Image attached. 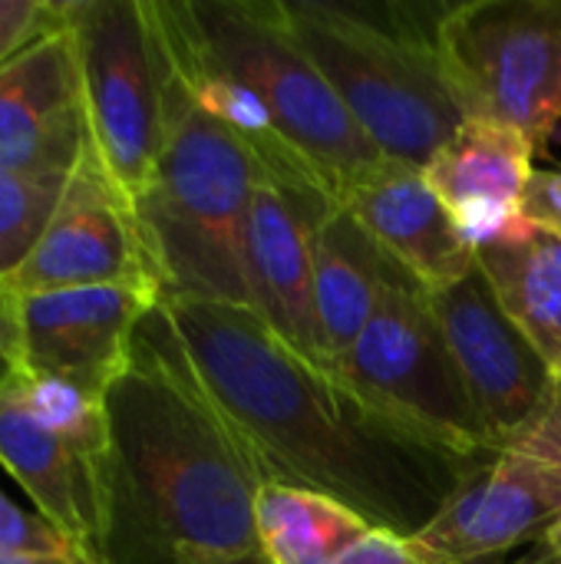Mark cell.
Returning <instances> with one entry per match:
<instances>
[{
  "label": "cell",
  "instance_id": "52a82bcc",
  "mask_svg": "<svg viewBox=\"0 0 561 564\" xmlns=\"http://www.w3.org/2000/svg\"><path fill=\"white\" fill-rule=\"evenodd\" d=\"M463 119L519 129L542 152L561 122V0H466L436 23Z\"/></svg>",
  "mask_w": 561,
  "mask_h": 564
},
{
  "label": "cell",
  "instance_id": "ac0fdd59",
  "mask_svg": "<svg viewBox=\"0 0 561 564\" xmlns=\"http://www.w3.org/2000/svg\"><path fill=\"white\" fill-rule=\"evenodd\" d=\"M476 268L561 383V238L536 228L519 245L476 251Z\"/></svg>",
  "mask_w": 561,
  "mask_h": 564
},
{
  "label": "cell",
  "instance_id": "4dcf8cb0",
  "mask_svg": "<svg viewBox=\"0 0 561 564\" xmlns=\"http://www.w3.org/2000/svg\"><path fill=\"white\" fill-rule=\"evenodd\" d=\"M251 564H268V558H261V562H251Z\"/></svg>",
  "mask_w": 561,
  "mask_h": 564
},
{
  "label": "cell",
  "instance_id": "44dd1931",
  "mask_svg": "<svg viewBox=\"0 0 561 564\" xmlns=\"http://www.w3.org/2000/svg\"><path fill=\"white\" fill-rule=\"evenodd\" d=\"M63 185L0 178V281H7L30 254L56 208Z\"/></svg>",
  "mask_w": 561,
  "mask_h": 564
},
{
  "label": "cell",
  "instance_id": "ba28073f",
  "mask_svg": "<svg viewBox=\"0 0 561 564\" xmlns=\"http://www.w3.org/2000/svg\"><path fill=\"white\" fill-rule=\"evenodd\" d=\"M63 20L76 43L93 152L136 205L165 122V56L149 0H63Z\"/></svg>",
  "mask_w": 561,
  "mask_h": 564
},
{
  "label": "cell",
  "instance_id": "8fae6325",
  "mask_svg": "<svg viewBox=\"0 0 561 564\" xmlns=\"http://www.w3.org/2000/svg\"><path fill=\"white\" fill-rule=\"evenodd\" d=\"M159 307L142 284L17 294L20 377L103 403L132 364L139 324Z\"/></svg>",
  "mask_w": 561,
  "mask_h": 564
},
{
  "label": "cell",
  "instance_id": "484cf974",
  "mask_svg": "<svg viewBox=\"0 0 561 564\" xmlns=\"http://www.w3.org/2000/svg\"><path fill=\"white\" fill-rule=\"evenodd\" d=\"M334 564H423V558L413 552L410 539L387 532V529H370Z\"/></svg>",
  "mask_w": 561,
  "mask_h": 564
},
{
  "label": "cell",
  "instance_id": "83f0119b",
  "mask_svg": "<svg viewBox=\"0 0 561 564\" xmlns=\"http://www.w3.org/2000/svg\"><path fill=\"white\" fill-rule=\"evenodd\" d=\"M0 564H103L86 552H60V555H20V558H0Z\"/></svg>",
  "mask_w": 561,
  "mask_h": 564
},
{
  "label": "cell",
  "instance_id": "cb8c5ba5",
  "mask_svg": "<svg viewBox=\"0 0 561 564\" xmlns=\"http://www.w3.org/2000/svg\"><path fill=\"white\" fill-rule=\"evenodd\" d=\"M63 26V0H0V66Z\"/></svg>",
  "mask_w": 561,
  "mask_h": 564
},
{
  "label": "cell",
  "instance_id": "f1b7e54d",
  "mask_svg": "<svg viewBox=\"0 0 561 564\" xmlns=\"http://www.w3.org/2000/svg\"><path fill=\"white\" fill-rule=\"evenodd\" d=\"M539 545H542V555H546V562L561 564V522L549 529V535H546Z\"/></svg>",
  "mask_w": 561,
  "mask_h": 564
},
{
  "label": "cell",
  "instance_id": "7c38bea8",
  "mask_svg": "<svg viewBox=\"0 0 561 564\" xmlns=\"http://www.w3.org/2000/svg\"><path fill=\"white\" fill-rule=\"evenodd\" d=\"M96 284H142L159 294L136 208L106 175L89 142L7 288L13 294H43Z\"/></svg>",
  "mask_w": 561,
  "mask_h": 564
},
{
  "label": "cell",
  "instance_id": "d6986e66",
  "mask_svg": "<svg viewBox=\"0 0 561 564\" xmlns=\"http://www.w3.org/2000/svg\"><path fill=\"white\" fill-rule=\"evenodd\" d=\"M532 159L536 145L519 129L489 119H463L423 175L446 208L466 202L522 205L526 185L536 172Z\"/></svg>",
  "mask_w": 561,
  "mask_h": 564
},
{
  "label": "cell",
  "instance_id": "2e32d148",
  "mask_svg": "<svg viewBox=\"0 0 561 564\" xmlns=\"http://www.w3.org/2000/svg\"><path fill=\"white\" fill-rule=\"evenodd\" d=\"M341 208L423 291L450 288L476 271V251L463 245L450 208L430 188L420 165L380 159L350 185Z\"/></svg>",
  "mask_w": 561,
  "mask_h": 564
},
{
  "label": "cell",
  "instance_id": "8992f818",
  "mask_svg": "<svg viewBox=\"0 0 561 564\" xmlns=\"http://www.w3.org/2000/svg\"><path fill=\"white\" fill-rule=\"evenodd\" d=\"M341 387L410 440L479 466L499 453L427 291L400 274L341 367Z\"/></svg>",
  "mask_w": 561,
  "mask_h": 564
},
{
  "label": "cell",
  "instance_id": "5bb4252c",
  "mask_svg": "<svg viewBox=\"0 0 561 564\" xmlns=\"http://www.w3.org/2000/svg\"><path fill=\"white\" fill-rule=\"evenodd\" d=\"M327 208L334 205L298 195L258 172L245 248L248 311L288 354L324 377H331V367L314 297V228Z\"/></svg>",
  "mask_w": 561,
  "mask_h": 564
},
{
  "label": "cell",
  "instance_id": "603a6c76",
  "mask_svg": "<svg viewBox=\"0 0 561 564\" xmlns=\"http://www.w3.org/2000/svg\"><path fill=\"white\" fill-rule=\"evenodd\" d=\"M60 552H83V549H76L66 535H60L43 516L23 512L0 492V558L60 555Z\"/></svg>",
  "mask_w": 561,
  "mask_h": 564
},
{
  "label": "cell",
  "instance_id": "3957f363",
  "mask_svg": "<svg viewBox=\"0 0 561 564\" xmlns=\"http://www.w3.org/2000/svg\"><path fill=\"white\" fill-rule=\"evenodd\" d=\"M255 185L258 162L248 145L188 96L165 59L162 145L132 205L159 304L205 301L248 311L245 248Z\"/></svg>",
  "mask_w": 561,
  "mask_h": 564
},
{
  "label": "cell",
  "instance_id": "6da1fadb",
  "mask_svg": "<svg viewBox=\"0 0 561 564\" xmlns=\"http://www.w3.org/2000/svg\"><path fill=\"white\" fill-rule=\"evenodd\" d=\"M182 364L258 486L308 489L367 525L413 539L476 466L387 426L341 383L288 354L228 304H159Z\"/></svg>",
  "mask_w": 561,
  "mask_h": 564
},
{
  "label": "cell",
  "instance_id": "f546056e",
  "mask_svg": "<svg viewBox=\"0 0 561 564\" xmlns=\"http://www.w3.org/2000/svg\"><path fill=\"white\" fill-rule=\"evenodd\" d=\"M513 564H549V562H546V555L539 552V555H532V558H522V562H513Z\"/></svg>",
  "mask_w": 561,
  "mask_h": 564
},
{
  "label": "cell",
  "instance_id": "d4e9b609",
  "mask_svg": "<svg viewBox=\"0 0 561 564\" xmlns=\"http://www.w3.org/2000/svg\"><path fill=\"white\" fill-rule=\"evenodd\" d=\"M522 212L539 231L561 238V169L532 172L522 195Z\"/></svg>",
  "mask_w": 561,
  "mask_h": 564
},
{
  "label": "cell",
  "instance_id": "4316f807",
  "mask_svg": "<svg viewBox=\"0 0 561 564\" xmlns=\"http://www.w3.org/2000/svg\"><path fill=\"white\" fill-rule=\"evenodd\" d=\"M20 377L17 354V294L0 281V390Z\"/></svg>",
  "mask_w": 561,
  "mask_h": 564
},
{
  "label": "cell",
  "instance_id": "7402d4cb",
  "mask_svg": "<svg viewBox=\"0 0 561 564\" xmlns=\"http://www.w3.org/2000/svg\"><path fill=\"white\" fill-rule=\"evenodd\" d=\"M450 218H453L463 245L473 251L519 245L536 231V225L526 218L522 205H509V202H466V205L450 208Z\"/></svg>",
  "mask_w": 561,
  "mask_h": 564
},
{
  "label": "cell",
  "instance_id": "5b68a950",
  "mask_svg": "<svg viewBox=\"0 0 561 564\" xmlns=\"http://www.w3.org/2000/svg\"><path fill=\"white\" fill-rule=\"evenodd\" d=\"M162 23L205 63L248 86L334 205L387 159L288 26L281 0H155Z\"/></svg>",
  "mask_w": 561,
  "mask_h": 564
},
{
  "label": "cell",
  "instance_id": "e0dca14e",
  "mask_svg": "<svg viewBox=\"0 0 561 564\" xmlns=\"http://www.w3.org/2000/svg\"><path fill=\"white\" fill-rule=\"evenodd\" d=\"M407 274L341 205L314 228V297L321 340L331 377L341 383V367L364 327L374 321L387 288Z\"/></svg>",
  "mask_w": 561,
  "mask_h": 564
},
{
  "label": "cell",
  "instance_id": "277c9868",
  "mask_svg": "<svg viewBox=\"0 0 561 564\" xmlns=\"http://www.w3.org/2000/svg\"><path fill=\"white\" fill-rule=\"evenodd\" d=\"M281 7L364 135L387 159L427 169L463 122L436 53L446 7L341 0H281Z\"/></svg>",
  "mask_w": 561,
  "mask_h": 564
},
{
  "label": "cell",
  "instance_id": "7a4b0ae2",
  "mask_svg": "<svg viewBox=\"0 0 561 564\" xmlns=\"http://www.w3.org/2000/svg\"><path fill=\"white\" fill-rule=\"evenodd\" d=\"M103 564H251L258 479L195 390L155 307L106 393Z\"/></svg>",
  "mask_w": 561,
  "mask_h": 564
},
{
  "label": "cell",
  "instance_id": "9c48e42d",
  "mask_svg": "<svg viewBox=\"0 0 561 564\" xmlns=\"http://www.w3.org/2000/svg\"><path fill=\"white\" fill-rule=\"evenodd\" d=\"M106 400L17 377L0 390V466L76 549L103 562Z\"/></svg>",
  "mask_w": 561,
  "mask_h": 564
},
{
  "label": "cell",
  "instance_id": "4fadbf2b",
  "mask_svg": "<svg viewBox=\"0 0 561 564\" xmlns=\"http://www.w3.org/2000/svg\"><path fill=\"white\" fill-rule=\"evenodd\" d=\"M86 149L79 59L63 20L0 66V178L63 185Z\"/></svg>",
  "mask_w": 561,
  "mask_h": 564
},
{
  "label": "cell",
  "instance_id": "9a60e30c",
  "mask_svg": "<svg viewBox=\"0 0 561 564\" xmlns=\"http://www.w3.org/2000/svg\"><path fill=\"white\" fill-rule=\"evenodd\" d=\"M427 301L489 436L503 449L549 397L555 383L549 367L509 321L479 268L450 288L427 291Z\"/></svg>",
  "mask_w": 561,
  "mask_h": 564
},
{
  "label": "cell",
  "instance_id": "ffe728a7",
  "mask_svg": "<svg viewBox=\"0 0 561 564\" xmlns=\"http://www.w3.org/2000/svg\"><path fill=\"white\" fill-rule=\"evenodd\" d=\"M374 525L331 496L265 486L255 499V532L268 564H334Z\"/></svg>",
  "mask_w": 561,
  "mask_h": 564
},
{
  "label": "cell",
  "instance_id": "30bf717a",
  "mask_svg": "<svg viewBox=\"0 0 561 564\" xmlns=\"http://www.w3.org/2000/svg\"><path fill=\"white\" fill-rule=\"evenodd\" d=\"M561 522V383L410 539L423 564H476L542 542Z\"/></svg>",
  "mask_w": 561,
  "mask_h": 564
}]
</instances>
